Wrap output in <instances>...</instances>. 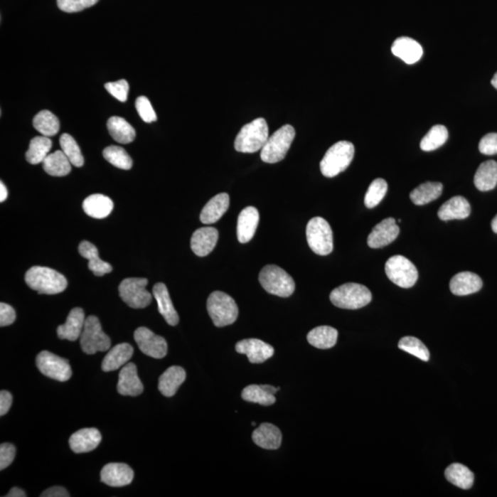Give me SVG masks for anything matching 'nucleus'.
I'll list each match as a JSON object with an SVG mask.
<instances>
[{"label":"nucleus","mask_w":497,"mask_h":497,"mask_svg":"<svg viewBox=\"0 0 497 497\" xmlns=\"http://www.w3.org/2000/svg\"><path fill=\"white\" fill-rule=\"evenodd\" d=\"M392 52L408 65L417 63L423 55V48L420 43L409 37H400L396 39L392 46Z\"/></svg>","instance_id":"4be33fe9"},{"label":"nucleus","mask_w":497,"mask_h":497,"mask_svg":"<svg viewBox=\"0 0 497 497\" xmlns=\"http://www.w3.org/2000/svg\"><path fill=\"white\" fill-rule=\"evenodd\" d=\"M107 128L112 139L120 144H129L136 139V131L127 120L112 117L107 122Z\"/></svg>","instance_id":"c9c22d12"},{"label":"nucleus","mask_w":497,"mask_h":497,"mask_svg":"<svg viewBox=\"0 0 497 497\" xmlns=\"http://www.w3.org/2000/svg\"><path fill=\"white\" fill-rule=\"evenodd\" d=\"M12 405V395L7 390L0 392V415H7Z\"/></svg>","instance_id":"864d4df0"},{"label":"nucleus","mask_w":497,"mask_h":497,"mask_svg":"<svg viewBox=\"0 0 497 497\" xmlns=\"http://www.w3.org/2000/svg\"><path fill=\"white\" fill-rule=\"evenodd\" d=\"M111 345L110 337L103 333L99 319L92 315L87 317L80 336L82 351L87 355H95L97 352L107 351Z\"/></svg>","instance_id":"1a4fd4ad"},{"label":"nucleus","mask_w":497,"mask_h":497,"mask_svg":"<svg viewBox=\"0 0 497 497\" xmlns=\"http://www.w3.org/2000/svg\"><path fill=\"white\" fill-rule=\"evenodd\" d=\"M8 198V190L6 188L5 184L0 183V202H4Z\"/></svg>","instance_id":"4d7b16f0"},{"label":"nucleus","mask_w":497,"mask_h":497,"mask_svg":"<svg viewBox=\"0 0 497 497\" xmlns=\"http://www.w3.org/2000/svg\"><path fill=\"white\" fill-rule=\"evenodd\" d=\"M296 131L290 124H286L268 137L261 149V159L267 164H277L283 161L295 139Z\"/></svg>","instance_id":"423d86ee"},{"label":"nucleus","mask_w":497,"mask_h":497,"mask_svg":"<svg viewBox=\"0 0 497 497\" xmlns=\"http://www.w3.org/2000/svg\"><path fill=\"white\" fill-rule=\"evenodd\" d=\"M280 388L271 385H249L242 390V397L246 402L258 403L264 406L273 405L276 402V393Z\"/></svg>","instance_id":"c756f323"},{"label":"nucleus","mask_w":497,"mask_h":497,"mask_svg":"<svg viewBox=\"0 0 497 497\" xmlns=\"http://www.w3.org/2000/svg\"><path fill=\"white\" fill-rule=\"evenodd\" d=\"M400 233L395 218H388L376 225L368 237V245L372 249L381 248L395 242Z\"/></svg>","instance_id":"2eb2a0df"},{"label":"nucleus","mask_w":497,"mask_h":497,"mask_svg":"<svg viewBox=\"0 0 497 497\" xmlns=\"http://www.w3.org/2000/svg\"><path fill=\"white\" fill-rule=\"evenodd\" d=\"M479 150L484 155L497 154V133L486 134L481 139Z\"/></svg>","instance_id":"3c124183"},{"label":"nucleus","mask_w":497,"mask_h":497,"mask_svg":"<svg viewBox=\"0 0 497 497\" xmlns=\"http://www.w3.org/2000/svg\"><path fill=\"white\" fill-rule=\"evenodd\" d=\"M218 240V231L215 228H201L193 233L191 249L199 257H205L215 249Z\"/></svg>","instance_id":"a211bd4d"},{"label":"nucleus","mask_w":497,"mask_h":497,"mask_svg":"<svg viewBox=\"0 0 497 497\" xmlns=\"http://www.w3.org/2000/svg\"><path fill=\"white\" fill-rule=\"evenodd\" d=\"M259 281L265 292L281 298H289L295 292L293 278L277 265L269 264L262 268Z\"/></svg>","instance_id":"39448f33"},{"label":"nucleus","mask_w":497,"mask_h":497,"mask_svg":"<svg viewBox=\"0 0 497 497\" xmlns=\"http://www.w3.org/2000/svg\"><path fill=\"white\" fill-rule=\"evenodd\" d=\"M399 348L423 361L429 360L430 354L426 346L420 340L412 336L403 337L399 342Z\"/></svg>","instance_id":"c03bdc74"},{"label":"nucleus","mask_w":497,"mask_h":497,"mask_svg":"<svg viewBox=\"0 0 497 497\" xmlns=\"http://www.w3.org/2000/svg\"><path fill=\"white\" fill-rule=\"evenodd\" d=\"M449 139V132L446 127L437 124L429 130L422 139L420 148L424 151H432L443 146Z\"/></svg>","instance_id":"a19ab883"},{"label":"nucleus","mask_w":497,"mask_h":497,"mask_svg":"<svg viewBox=\"0 0 497 497\" xmlns=\"http://www.w3.org/2000/svg\"><path fill=\"white\" fill-rule=\"evenodd\" d=\"M252 426H255L256 423H255V422H252Z\"/></svg>","instance_id":"052dcab7"},{"label":"nucleus","mask_w":497,"mask_h":497,"mask_svg":"<svg viewBox=\"0 0 497 497\" xmlns=\"http://www.w3.org/2000/svg\"><path fill=\"white\" fill-rule=\"evenodd\" d=\"M71 162L62 150L49 154L43 161V170L55 177L67 176L71 171Z\"/></svg>","instance_id":"f704fd0d"},{"label":"nucleus","mask_w":497,"mask_h":497,"mask_svg":"<svg viewBox=\"0 0 497 497\" xmlns=\"http://www.w3.org/2000/svg\"><path fill=\"white\" fill-rule=\"evenodd\" d=\"M186 379V370L183 368L173 365L159 377V390L165 397H173L176 395L178 389Z\"/></svg>","instance_id":"c85d7f7f"},{"label":"nucleus","mask_w":497,"mask_h":497,"mask_svg":"<svg viewBox=\"0 0 497 497\" xmlns=\"http://www.w3.org/2000/svg\"><path fill=\"white\" fill-rule=\"evenodd\" d=\"M25 282L39 294L55 295L63 292L68 287V280L63 274L54 269L33 267L25 274Z\"/></svg>","instance_id":"f257e3e1"},{"label":"nucleus","mask_w":497,"mask_h":497,"mask_svg":"<svg viewBox=\"0 0 497 497\" xmlns=\"http://www.w3.org/2000/svg\"><path fill=\"white\" fill-rule=\"evenodd\" d=\"M471 214V205L464 196H453L439 208V218L444 221L464 220Z\"/></svg>","instance_id":"a878e982"},{"label":"nucleus","mask_w":497,"mask_h":497,"mask_svg":"<svg viewBox=\"0 0 497 497\" xmlns=\"http://www.w3.org/2000/svg\"><path fill=\"white\" fill-rule=\"evenodd\" d=\"M6 497H25L27 496V493L24 492L23 490L18 488V487H14L11 491H9L8 495Z\"/></svg>","instance_id":"6e6d98bb"},{"label":"nucleus","mask_w":497,"mask_h":497,"mask_svg":"<svg viewBox=\"0 0 497 497\" xmlns=\"http://www.w3.org/2000/svg\"><path fill=\"white\" fill-rule=\"evenodd\" d=\"M442 183L427 182L412 190L410 198L415 205H424L439 198L442 196Z\"/></svg>","instance_id":"4c0bfd02"},{"label":"nucleus","mask_w":497,"mask_h":497,"mask_svg":"<svg viewBox=\"0 0 497 497\" xmlns=\"http://www.w3.org/2000/svg\"><path fill=\"white\" fill-rule=\"evenodd\" d=\"M85 314L81 308H74L63 325L58 327V336L61 340L76 341L80 338L85 326Z\"/></svg>","instance_id":"aec40b11"},{"label":"nucleus","mask_w":497,"mask_h":497,"mask_svg":"<svg viewBox=\"0 0 497 497\" xmlns=\"http://www.w3.org/2000/svg\"><path fill=\"white\" fill-rule=\"evenodd\" d=\"M134 354L133 346L129 343H119L112 348L103 358L102 370L110 372L119 370L126 365Z\"/></svg>","instance_id":"bb28decb"},{"label":"nucleus","mask_w":497,"mask_h":497,"mask_svg":"<svg viewBox=\"0 0 497 497\" xmlns=\"http://www.w3.org/2000/svg\"><path fill=\"white\" fill-rule=\"evenodd\" d=\"M99 0H58V6L62 11L74 14L92 7Z\"/></svg>","instance_id":"49530a36"},{"label":"nucleus","mask_w":497,"mask_h":497,"mask_svg":"<svg viewBox=\"0 0 497 497\" xmlns=\"http://www.w3.org/2000/svg\"><path fill=\"white\" fill-rule=\"evenodd\" d=\"M134 337L143 354L156 359L164 358L167 355L168 343L166 340L148 328H137L134 331Z\"/></svg>","instance_id":"ddd939ff"},{"label":"nucleus","mask_w":497,"mask_h":497,"mask_svg":"<svg viewBox=\"0 0 497 497\" xmlns=\"http://www.w3.org/2000/svg\"><path fill=\"white\" fill-rule=\"evenodd\" d=\"M388 191V183L384 179H376L368 187L365 196V205L368 208H373L380 204Z\"/></svg>","instance_id":"a18cd8bd"},{"label":"nucleus","mask_w":497,"mask_h":497,"mask_svg":"<svg viewBox=\"0 0 497 497\" xmlns=\"http://www.w3.org/2000/svg\"><path fill=\"white\" fill-rule=\"evenodd\" d=\"M146 278H126L119 286L121 299L130 308L144 309L151 303L152 295L146 289Z\"/></svg>","instance_id":"9b49d317"},{"label":"nucleus","mask_w":497,"mask_h":497,"mask_svg":"<svg viewBox=\"0 0 497 497\" xmlns=\"http://www.w3.org/2000/svg\"><path fill=\"white\" fill-rule=\"evenodd\" d=\"M474 184L481 192L495 188L497 184V162L487 161L481 164L474 175Z\"/></svg>","instance_id":"473e14b6"},{"label":"nucleus","mask_w":497,"mask_h":497,"mask_svg":"<svg viewBox=\"0 0 497 497\" xmlns=\"http://www.w3.org/2000/svg\"><path fill=\"white\" fill-rule=\"evenodd\" d=\"M445 476L449 483L464 490L471 488L474 481L473 471L461 464H453L449 466L446 469Z\"/></svg>","instance_id":"e433bc0d"},{"label":"nucleus","mask_w":497,"mask_h":497,"mask_svg":"<svg viewBox=\"0 0 497 497\" xmlns=\"http://www.w3.org/2000/svg\"><path fill=\"white\" fill-rule=\"evenodd\" d=\"M269 137L268 124L264 118H257L245 124L236 137L234 146L237 152L255 153L262 149Z\"/></svg>","instance_id":"7ed1b4c3"},{"label":"nucleus","mask_w":497,"mask_h":497,"mask_svg":"<svg viewBox=\"0 0 497 497\" xmlns=\"http://www.w3.org/2000/svg\"><path fill=\"white\" fill-rule=\"evenodd\" d=\"M16 455V448L11 443H3L0 445V470L8 468L14 461Z\"/></svg>","instance_id":"8fccbe9b"},{"label":"nucleus","mask_w":497,"mask_h":497,"mask_svg":"<svg viewBox=\"0 0 497 497\" xmlns=\"http://www.w3.org/2000/svg\"><path fill=\"white\" fill-rule=\"evenodd\" d=\"M114 209V202L108 196L100 195L90 196L84 200L83 210L87 215L97 220L107 218Z\"/></svg>","instance_id":"2f4dec72"},{"label":"nucleus","mask_w":497,"mask_h":497,"mask_svg":"<svg viewBox=\"0 0 497 497\" xmlns=\"http://www.w3.org/2000/svg\"><path fill=\"white\" fill-rule=\"evenodd\" d=\"M33 124L38 132L45 137H54L58 133L60 124L58 118L51 112L41 111L33 118Z\"/></svg>","instance_id":"ea45409f"},{"label":"nucleus","mask_w":497,"mask_h":497,"mask_svg":"<svg viewBox=\"0 0 497 497\" xmlns=\"http://www.w3.org/2000/svg\"><path fill=\"white\" fill-rule=\"evenodd\" d=\"M103 157L114 167L122 170H130L133 166L132 159L121 146H110L103 150Z\"/></svg>","instance_id":"79ce46f5"},{"label":"nucleus","mask_w":497,"mask_h":497,"mask_svg":"<svg viewBox=\"0 0 497 497\" xmlns=\"http://www.w3.org/2000/svg\"><path fill=\"white\" fill-rule=\"evenodd\" d=\"M308 245L316 255L325 256L333 250V230L330 224L323 218H311L306 229Z\"/></svg>","instance_id":"6e6552de"},{"label":"nucleus","mask_w":497,"mask_h":497,"mask_svg":"<svg viewBox=\"0 0 497 497\" xmlns=\"http://www.w3.org/2000/svg\"><path fill=\"white\" fill-rule=\"evenodd\" d=\"M230 206V196L226 193H218L209 200L203 208L200 220L204 224H213L220 220Z\"/></svg>","instance_id":"cd10ccee"},{"label":"nucleus","mask_w":497,"mask_h":497,"mask_svg":"<svg viewBox=\"0 0 497 497\" xmlns=\"http://www.w3.org/2000/svg\"><path fill=\"white\" fill-rule=\"evenodd\" d=\"M331 303L336 307L346 309H358L370 304V290L363 284L348 283L342 284L330 294Z\"/></svg>","instance_id":"20e7f679"},{"label":"nucleus","mask_w":497,"mask_h":497,"mask_svg":"<svg viewBox=\"0 0 497 497\" xmlns=\"http://www.w3.org/2000/svg\"><path fill=\"white\" fill-rule=\"evenodd\" d=\"M355 146L351 142L339 141L331 146L321 159L320 167L324 176L333 178L345 171L351 164Z\"/></svg>","instance_id":"f03ea898"},{"label":"nucleus","mask_w":497,"mask_h":497,"mask_svg":"<svg viewBox=\"0 0 497 497\" xmlns=\"http://www.w3.org/2000/svg\"><path fill=\"white\" fill-rule=\"evenodd\" d=\"M102 442V434L96 428H84L72 434L70 439V449L73 452L87 453L92 451Z\"/></svg>","instance_id":"412c9836"},{"label":"nucleus","mask_w":497,"mask_h":497,"mask_svg":"<svg viewBox=\"0 0 497 497\" xmlns=\"http://www.w3.org/2000/svg\"><path fill=\"white\" fill-rule=\"evenodd\" d=\"M252 440L256 445L264 449H277L282 443V433L279 428L269 423L262 424L252 433Z\"/></svg>","instance_id":"393cba45"},{"label":"nucleus","mask_w":497,"mask_h":497,"mask_svg":"<svg viewBox=\"0 0 497 497\" xmlns=\"http://www.w3.org/2000/svg\"><path fill=\"white\" fill-rule=\"evenodd\" d=\"M153 296L157 300L159 314L169 325L176 326L179 324V315L174 309L167 287L164 283L156 284L153 287Z\"/></svg>","instance_id":"b1692460"},{"label":"nucleus","mask_w":497,"mask_h":497,"mask_svg":"<svg viewBox=\"0 0 497 497\" xmlns=\"http://www.w3.org/2000/svg\"><path fill=\"white\" fill-rule=\"evenodd\" d=\"M36 365L41 373L60 383L68 381L72 376L71 367L68 359L62 358L51 352L39 353L36 356Z\"/></svg>","instance_id":"f8f14e48"},{"label":"nucleus","mask_w":497,"mask_h":497,"mask_svg":"<svg viewBox=\"0 0 497 497\" xmlns=\"http://www.w3.org/2000/svg\"><path fill=\"white\" fill-rule=\"evenodd\" d=\"M136 108L139 117L146 123H152V122L157 120V114H156L151 103L146 97L141 96L137 99Z\"/></svg>","instance_id":"de8ad7c7"},{"label":"nucleus","mask_w":497,"mask_h":497,"mask_svg":"<svg viewBox=\"0 0 497 497\" xmlns=\"http://www.w3.org/2000/svg\"><path fill=\"white\" fill-rule=\"evenodd\" d=\"M42 497H70V495L68 493V491L61 486H54L51 487L45 492L41 493Z\"/></svg>","instance_id":"5fc2aeb1"},{"label":"nucleus","mask_w":497,"mask_h":497,"mask_svg":"<svg viewBox=\"0 0 497 497\" xmlns=\"http://www.w3.org/2000/svg\"><path fill=\"white\" fill-rule=\"evenodd\" d=\"M338 331L330 326H319L309 331L307 339L312 346L319 349H329L336 345Z\"/></svg>","instance_id":"72a5a7b5"},{"label":"nucleus","mask_w":497,"mask_h":497,"mask_svg":"<svg viewBox=\"0 0 497 497\" xmlns=\"http://www.w3.org/2000/svg\"><path fill=\"white\" fill-rule=\"evenodd\" d=\"M208 311L215 326L225 327L235 323L239 316V308L228 294L215 292L208 299Z\"/></svg>","instance_id":"0eeeda50"},{"label":"nucleus","mask_w":497,"mask_h":497,"mask_svg":"<svg viewBox=\"0 0 497 497\" xmlns=\"http://www.w3.org/2000/svg\"><path fill=\"white\" fill-rule=\"evenodd\" d=\"M492 230H493V233L497 234V215H496L495 218H493Z\"/></svg>","instance_id":"13d9d810"},{"label":"nucleus","mask_w":497,"mask_h":497,"mask_svg":"<svg viewBox=\"0 0 497 497\" xmlns=\"http://www.w3.org/2000/svg\"><path fill=\"white\" fill-rule=\"evenodd\" d=\"M15 320H16V312L14 309L4 302L0 303V326H9L14 324Z\"/></svg>","instance_id":"603ef678"},{"label":"nucleus","mask_w":497,"mask_h":497,"mask_svg":"<svg viewBox=\"0 0 497 497\" xmlns=\"http://www.w3.org/2000/svg\"><path fill=\"white\" fill-rule=\"evenodd\" d=\"M385 272L392 283L403 289L414 287L418 279L417 267L410 260L402 255H395L387 261Z\"/></svg>","instance_id":"9d476101"},{"label":"nucleus","mask_w":497,"mask_h":497,"mask_svg":"<svg viewBox=\"0 0 497 497\" xmlns=\"http://www.w3.org/2000/svg\"><path fill=\"white\" fill-rule=\"evenodd\" d=\"M449 287L450 292L456 296H467L480 292L483 281L476 274L462 272L452 277Z\"/></svg>","instance_id":"5701e85b"},{"label":"nucleus","mask_w":497,"mask_h":497,"mask_svg":"<svg viewBox=\"0 0 497 497\" xmlns=\"http://www.w3.org/2000/svg\"><path fill=\"white\" fill-rule=\"evenodd\" d=\"M144 386L137 375V365L128 363L119 373L117 392L123 396H139L141 395Z\"/></svg>","instance_id":"f3484780"},{"label":"nucleus","mask_w":497,"mask_h":497,"mask_svg":"<svg viewBox=\"0 0 497 497\" xmlns=\"http://www.w3.org/2000/svg\"><path fill=\"white\" fill-rule=\"evenodd\" d=\"M260 215L255 206L243 209L237 218V236L240 243L249 242L257 230Z\"/></svg>","instance_id":"6ab92c4d"},{"label":"nucleus","mask_w":497,"mask_h":497,"mask_svg":"<svg viewBox=\"0 0 497 497\" xmlns=\"http://www.w3.org/2000/svg\"><path fill=\"white\" fill-rule=\"evenodd\" d=\"M52 148V141L48 137H36L31 140L29 149L26 152L27 161L36 165L45 161Z\"/></svg>","instance_id":"58836bf2"},{"label":"nucleus","mask_w":497,"mask_h":497,"mask_svg":"<svg viewBox=\"0 0 497 497\" xmlns=\"http://www.w3.org/2000/svg\"><path fill=\"white\" fill-rule=\"evenodd\" d=\"M105 89L112 96L122 102H127L128 92H129V84L126 80H121L117 82L105 84Z\"/></svg>","instance_id":"09e8293b"},{"label":"nucleus","mask_w":497,"mask_h":497,"mask_svg":"<svg viewBox=\"0 0 497 497\" xmlns=\"http://www.w3.org/2000/svg\"><path fill=\"white\" fill-rule=\"evenodd\" d=\"M134 471L126 464H108L102 468L101 481L112 487L127 486L132 483Z\"/></svg>","instance_id":"dca6fc26"},{"label":"nucleus","mask_w":497,"mask_h":497,"mask_svg":"<svg viewBox=\"0 0 497 497\" xmlns=\"http://www.w3.org/2000/svg\"><path fill=\"white\" fill-rule=\"evenodd\" d=\"M79 252L83 258L89 261L90 270L96 277L105 276V274L111 273L112 271V265L109 262L102 261L99 257L98 249L92 243L84 240L80 245Z\"/></svg>","instance_id":"7c9ffc66"},{"label":"nucleus","mask_w":497,"mask_h":497,"mask_svg":"<svg viewBox=\"0 0 497 497\" xmlns=\"http://www.w3.org/2000/svg\"><path fill=\"white\" fill-rule=\"evenodd\" d=\"M60 146L62 151L65 153L71 164L76 167H82L84 158L81 154L80 149L76 140L68 134H63L60 137Z\"/></svg>","instance_id":"37998d69"},{"label":"nucleus","mask_w":497,"mask_h":497,"mask_svg":"<svg viewBox=\"0 0 497 497\" xmlns=\"http://www.w3.org/2000/svg\"><path fill=\"white\" fill-rule=\"evenodd\" d=\"M491 83H492V85L496 87L497 90V72L495 74V76L493 77L492 81H491Z\"/></svg>","instance_id":"bf43d9fd"},{"label":"nucleus","mask_w":497,"mask_h":497,"mask_svg":"<svg viewBox=\"0 0 497 497\" xmlns=\"http://www.w3.org/2000/svg\"><path fill=\"white\" fill-rule=\"evenodd\" d=\"M236 351L245 355L252 364H261L274 356V349L269 343L259 339H245L237 343Z\"/></svg>","instance_id":"4468645a"}]
</instances>
